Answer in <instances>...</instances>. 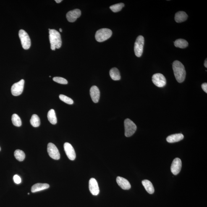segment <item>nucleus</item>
Wrapping results in <instances>:
<instances>
[{
    "label": "nucleus",
    "mask_w": 207,
    "mask_h": 207,
    "mask_svg": "<svg viewBox=\"0 0 207 207\" xmlns=\"http://www.w3.org/2000/svg\"><path fill=\"white\" fill-rule=\"evenodd\" d=\"M173 69L174 77L177 81L181 83L185 80L186 72L183 64L178 60L174 61L173 64Z\"/></svg>",
    "instance_id": "1"
},
{
    "label": "nucleus",
    "mask_w": 207,
    "mask_h": 207,
    "mask_svg": "<svg viewBox=\"0 0 207 207\" xmlns=\"http://www.w3.org/2000/svg\"><path fill=\"white\" fill-rule=\"evenodd\" d=\"M49 30L51 49L55 51L56 48L59 49L62 45L60 34L55 30L49 29Z\"/></svg>",
    "instance_id": "2"
},
{
    "label": "nucleus",
    "mask_w": 207,
    "mask_h": 207,
    "mask_svg": "<svg viewBox=\"0 0 207 207\" xmlns=\"http://www.w3.org/2000/svg\"><path fill=\"white\" fill-rule=\"evenodd\" d=\"M112 33V31L109 29H100L96 32L95 34V38L97 41L101 42L110 38Z\"/></svg>",
    "instance_id": "3"
},
{
    "label": "nucleus",
    "mask_w": 207,
    "mask_h": 207,
    "mask_svg": "<svg viewBox=\"0 0 207 207\" xmlns=\"http://www.w3.org/2000/svg\"><path fill=\"white\" fill-rule=\"evenodd\" d=\"M144 45V38L142 35H139L137 37L134 45V52L137 57H140L142 55L143 52Z\"/></svg>",
    "instance_id": "4"
},
{
    "label": "nucleus",
    "mask_w": 207,
    "mask_h": 207,
    "mask_svg": "<svg viewBox=\"0 0 207 207\" xmlns=\"http://www.w3.org/2000/svg\"><path fill=\"white\" fill-rule=\"evenodd\" d=\"M125 126V135L126 137L131 136L135 133L137 127L135 124L129 119H126L124 121Z\"/></svg>",
    "instance_id": "5"
},
{
    "label": "nucleus",
    "mask_w": 207,
    "mask_h": 207,
    "mask_svg": "<svg viewBox=\"0 0 207 207\" xmlns=\"http://www.w3.org/2000/svg\"><path fill=\"white\" fill-rule=\"evenodd\" d=\"M19 35L23 48L28 50L31 46V40L28 33L23 30H19Z\"/></svg>",
    "instance_id": "6"
},
{
    "label": "nucleus",
    "mask_w": 207,
    "mask_h": 207,
    "mask_svg": "<svg viewBox=\"0 0 207 207\" xmlns=\"http://www.w3.org/2000/svg\"><path fill=\"white\" fill-rule=\"evenodd\" d=\"M152 81L155 86L159 88H163L166 85V78L163 74L161 73L153 74L152 77Z\"/></svg>",
    "instance_id": "7"
},
{
    "label": "nucleus",
    "mask_w": 207,
    "mask_h": 207,
    "mask_svg": "<svg viewBox=\"0 0 207 207\" xmlns=\"http://www.w3.org/2000/svg\"><path fill=\"white\" fill-rule=\"evenodd\" d=\"M25 81L24 80H21L18 82L14 83L11 87V93L14 96H18L23 91Z\"/></svg>",
    "instance_id": "8"
},
{
    "label": "nucleus",
    "mask_w": 207,
    "mask_h": 207,
    "mask_svg": "<svg viewBox=\"0 0 207 207\" xmlns=\"http://www.w3.org/2000/svg\"><path fill=\"white\" fill-rule=\"evenodd\" d=\"M47 152L50 156L53 159L58 160L60 158L59 150L55 145L53 143H49L48 144Z\"/></svg>",
    "instance_id": "9"
},
{
    "label": "nucleus",
    "mask_w": 207,
    "mask_h": 207,
    "mask_svg": "<svg viewBox=\"0 0 207 207\" xmlns=\"http://www.w3.org/2000/svg\"><path fill=\"white\" fill-rule=\"evenodd\" d=\"M64 148L68 157L71 161L75 159L76 155L74 149L71 144L66 142L64 145Z\"/></svg>",
    "instance_id": "10"
},
{
    "label": "nucleus",
    "mask_w": 207,
    "mask_h": 207,
    "mask_svg": "<svg viewBox=\"0 0 207 207\" xmlns=\"http://www.w3.org/2000/svg\"><path fill=\"white\" fill-rule=\"evenodd\" d=\"M182 167V162L179 158H175L171 164V170L174 175H177L180 172Z\"/></svg>",
    "instance_id": "11"
},
{
    "label": "nucleus",
    "mask_w": 207,
    "mask_h": 207,
    "mask_svg": "<svg viewBox=\"0 0 207 207\" xmlns=\"http://www.w3.org/2000/svg\"><path fill=\"white\" fill-rule=\"evenodd\" d=\"M81 15V11L79 9H75L69 11L66 15L67 20L69 22H73Z\"/></svg>",
    "instance_id": "12"
},
{
    "label": "nucleus",
    "mask_w": 207,
    "mask_h": 207,
    "mask_svg": "<svg viewBox=\"0 0 207 207\" xmlns=\"http://www.w3.org/2000/svg\"><path fill=\"white\" fill-rule=\"evenodd\" d=\"M89 189L92 195L97 196L99 194V189L96 179L91 178L89 181Z\"/></svg>",
    "instance_id": "13"
},
{
    "label": "nucleus",
    "mask_w": 207,
    "mask_h": 207,
    "mask_svg": "<svg viewBox=\"0 0 207 207\" xmlns=\"http://www.w3.org/2000/svg\"><path fill=\"white\" fill-rule=\"evenodd\" d=\"M90 94L94 103L98 102L99 101L100 93L99 89L96 86H93L90 89Z\"/></svg>",
    "instance_id": "14"
},
{
    "label": "nucleus",
    "mask_w": 207,
    "mask_h": 207,
    "mask_svg": "<svg viewBox=\"0 0 207 207\" xmlns=\"http://www.w3.org/2000/svg\"><path fill=\"white\" fill-rule=\"evenodd\" d=\"M116 181L118 185L123 190H128L131 188L130 183L127 179L124 178L118 177L116 179Z\"/></svg>",
    "instance_id": "15"
},
{
    "label": "nucleus",
    "mask_w": 207,
    "mask_h": 207,
    "mask_svg": "<svg viewBox=\"0 0 207 207\" xmlns=\"http://www.w3.org/2000/svg\"><path fill=\"white\" fill-rule=\"evenodd\" d=\"M184 135L182 134H176L169 136L166 138V141L169 143H173L180 141L183 139Z\"/></svg>",
    "instance_id": "16"
},
{
    "label": "nucleus",
    "mask_w": 207,
    "mask_h": 207,
    "mask_svg": "<svg viewBox=\"0 0 207 207\" xmlns=\"http://www.w3.org/2000/svg\"><path fill=\"white\" fill-rule=\"evenodd\" d=\"M49 185L47 183H36L32 187L31 192L34 193L41 191L49 188Z\"/></svg>",
    "instance_id": "17"
},
{
    "label": "nucleus",
    "mask_w": 207,
    "mask_h": 207,
    "mask_svg": "<svg viewBox=\"0 0 207 207\" xmlns=\"http://www.w3.org/2000/svg\"><path fill=\"white\" fill-rule=\"evenodd\" d=\"M187 14L183 11H179L175 14L174 19L177 23H181L185 21L187 18Z\"/></svg>",
    "instance_id": "18"
},
{
    "label": "nucleus",
    "mask_w": 207,
    "mask_h": 207,
    "mask_svg": "<svg viewBox=\"0 0 207 207\" xmlns=\"http://www.w3.org/2000/svg\"><path fill=\"white\" fill-rule=\"evenodd\" d=\"M142 184L148 193L150 194L154 193L155 191L154 187L150 181L145 179L142 181Z\"/></svg>",
    "instance_id": "19"
},
{
    "label": "nucleus",
    "mask_w": 207,
    "mask_h": 207,
    "mask_svg": "<svg viewBox=\"0 0 207 207\" xmlns=\"http://www.w3.org/2000/svg\"><path fill=\"white\" fill-rule=\"evenodd\" d=\"M110 76L112 80L117 81L120 80L121 77L119 71L117 68H112L109 72Z\"/></svg>",
    "instance_id": "20"
},
{
    "label": "nucleus",
    "mask_w": 207,
    "mask_h": 207,
    "mask_svg": "<svg viewBox=\"0 0 207 207\" xmlns=\"http://www.w3.org/2000/svg\"><path fill=\"white\" fill-rule=\"evenodd\" d=\"M47 117L48 121L51 124L55 125L57 123V118L54 109H51L48 111Z\"/></svg>",
    "instance_id": "21"
},
{
    "label": "nucleus",
    "mask_w": 207,
    "mask_h": 207,
    "mask_svg": "<svg viewBox=\"0 0 207 207\" xmlns=\"http://www.w3.org/2000/svg\"><path fill=\"white\" fill-rule=\"evenodd\" d=\"M174 45L178 48H185L188 46V43L187 40L183 39H178L174 42Z\"/></svg>",
    "instance_id": "22"
},
{
    "label": "nucleus",
    "mask_w": 207,
    "mask_h": 207,
    "mask_svg": "<svg viewBox=\"0 0 207 207\" xmlns=\"http://www.w3.org/2000/svg\"><path fill=\"white\" fill-rule=\"evenodd\" d=\"M30 122L33 127H37L40 126V121L39 117L36 114H33L30 119Z\"/></svg>",
    "instance_id": "23"
},
{
    "label": "nucleus",
    "mask_w": 207,
    "mask_h": 207,
    "mask_svg": "<svg viewBox=\"0 0 207 207\" xmlns=\"http://www.w3.org/2000/svg\"><path fill=\"white\" fill-rule=\"evenodd\" d=\"M14 156L16 159L20 161H24L25 157V155L24 152L21 150H16L14 152Z\"/></svg>",
    "instance_id": "24"
},
{
    "label": "nucleus",
    "mask_w": 207,
    "mask_h": 207,
    "mask_svg": "<svg viewBox=\"0 0 207 207\" xmlns=\"http://www.w3.org/2000/svg\"><path fill=\"white\" fill-rule=\"evenodd\" d=\"M12 121L14 126L17 127H20L22 125V121L20 117L17 114H14L12 115Z\"/></svg>",
    "instance_id": "25"
},
{
    "label": "nucleus",
    "mask_w": 207,
    "mask_h": 207,
    "mask_svg": "<svg viewBox=\"0 0 207 207\" xmlns=\"http://www.w3.org/2000/svg\"><path fill=\"white\" fill-rule=\"evenodd\" d=\"M124 6V4L122 3H119V4L113 5L110 7L112 12H117L121 11Z\"/></svg>",
    "instance_id": "26"
},
{
    "label": "nucleus",
    "mask_w": 207,
    "mask_h": 207,
    "mask_svg": "<svg viewBox=\"0 0 207 207\" xmlns=\"http://www.w3.org/2000/svg\"><path fill=\"white\" fill-rule=\"evenodd\" d=\"M59 98L61 101L69 104H72L73 103V101L72 99L69 98L65 95H60L59 96Z\"/></svg>",
    "instance_id": "27"
},
{
    "label": "nucleus",
    "mask_w": 207,
    "mask_h": 207,
    "mask_svg": "<svg viewBox=\"0 0 207 207\" xmlns=\"http://www.w3.org/2000/svg\"><path fill=\"white\" fill-rule=\"evenodd\" d=\"M53 80L54 81L63 85H66L68 83L67 80L62 77H53Z\"/></svg>",
    "instance_id": "28"
},
{
    "label": "nucleus",
    "mask_w": 207,
    "mask_h": 207,
    "mask_svg": "<svg viewBox=\"0 0 207 207\" xmlns=\"http://www.w3.org/2000/svg\"><path fill=\"white\" fill-rule=\"evenodd\" d=\"M13 179L14 182H15L16 184H19L21 182V178L19 176L17 175V174H15V175L14 176Z\"/></svg>",
    "instance_id": "29"
},
{
    "label": "nucleus",
    "mask_w": 207,
    "mask_h": 207,
    "mask_svg": "<svg viewBox=\"0 0 207 207\" xmlns=\"http://www.w3.org/2000/svg\"><path fill=\"white\" fill-rule=\"evenodd\" d=\"M202 88L203 90L205 93H207V83L206 82H205L202 84Z\"/></svg>",
    "instance_id": "30"
},
{
    "label": "nucleus",
    "mask_w": 207,
    "mask_h": 207,
    "mask_svg": "<svg viewBox=\"0 0 207 207\" xmlns=\"http://www.w3.org/2000/svg\"><path fill=\"white\" fill-rule=\"evenodd\" d=\"M204 65H205V67L207 68V59L206 60H205V63H204Z\"/></svg>",
    "instance_id": "31"
},
{
    "label": "nucleus",
    "mask_w": 207,
    "mask_h": 207,
    "mask_svg": "<svg viewBox=\"0 0 207 207\" xmlns=\"http://www.w3.org/2000/svg\"><path fill=\"white\" fill-rule=\"evenodd\" d=\"M55 1L56 3H60L61 2H62V0H55Z\"/></svg>",
    "instance_id": "32"
},
{
    "label": "nucleus",
    "mask_w": 207,
    "mask_h": 207,
    "mask_svg": "<svg viewBox=\"0 0 207 207\" xmlns=\"http://www.w3.org/2000/svg\"><path fill=\"white\" fill-rule=\"evenodd\" d=\"M59 31L60 32H62V29H59Z\"/></svg>",
    "instance_id": "33"
},
{
    "label": "nucleus",
    "mask_w": 207,
    "mask_h": 207,
    "mask_svg": "<svg viewBox=\"0 0 207 207\" xmlns=\"http://www.w3.org/2000/svg\"><path fill=\"white\" fill-rule=\"evenodd\" d=\"M28 195H30V193H28Z\"/></svg>",
    "instance_id": "34"
},
{
    "label": "nucleus",
    "mask_w": 207,
    "mask_h": 207,
    "mask_svg": "<svg viewBox=\"0 0 207 207\" xmlns=\"http://www.w3.org/2000/svg\"><path fill=\"white\" fill-rule=\"evenodd\" d=\"M1 148H0V151H1Z\"/></svg>",
    "instance_id": "35"
}]
</instances>
